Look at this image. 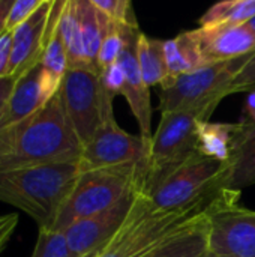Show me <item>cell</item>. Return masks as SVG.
Returning a JSON list of instances; mask_svg holds the SVG:
<instances>
[{
    "label": "cell",
    "mask_w": 255,
    "mask_h": 257,
    "mask_svg": "<svg viewBox=\"0 0 255 257\" xmlns=\"http://www.w3.org/2000/svg\"><path fill=\"white\" fill-rule=\"evenodd\" d=\"M12 59V32H3L0 35V77L11 75Z\"/></svg>",
    "instance_id": "obj_31"
},
{
    "label": "cell",
    "mask_w": 255,
    "mask_h": 257,
    "mask_svg": "<svg viewBox=\"0 0 255 257\" xmlns=\"http://www.w3.org/2000/svg\"><path fill=\"white\" fill-rule=\"evenodd\" d=\"M32 257H74L63 232L39 229L38 241Z\"/></svg>",
    "instance_id": "obj_26"
},
{
    "label": "cell",
    "mask_w": 255,
    "mask_h": 257,
    "mask_svg": "<svg viewBox=\"0 0 255 257\" xmlns=\"http://www.w3.org/2000/svg\"><path fill=\"white\" fill-rule=\"evenodd\" d=\"M251 56L252 54L227 62L210 63L161 86V113L194 110L204 113L210 119L219 102L230 95V87L234 78Z\"/></svg>",
    "instance_id": "obj_5"
},
{
    "label": "cell",
    "mask_w": 255,
    "mask_h": 257,
    "mask_svg": "<svg viewBox=\"0 0 255 257\" xmlns=\"http://www.w3.org/2000/svg\"><path fill=\"white\" fill-rule=\"evenodd\" d=\"M17 224H18V215L17 214L0 215V253L8 245Z\"/></svg>",
    "instance_id": "obj_32"
},
{
    "label": "cell",
    "mask_w": 255,
    "mask_h": 257,
    "mask_svg": "<svg viewBox=\"0 0 255 257\" xmlns=\"http://www.w3.org/2000/svg\"><path fill=\"white\" fill-rule=\"evenodd\" d=\"M206 65L227 62L255 53V35L245 26H209L192 30Z\"/></svg>",
    "instance_id": "obj_14"
},
{
    "label": "cell",
    "mask_w": 255,
    "mask_h": 257,
    "mask_svg": "<svg viewBox=\"0 0 255 257\" xmlns=\"http://www.w3.org/2000/svg\"><path fill=\"white\" fill-rule=\"evenodd\" d=\"M125 45L119 56L117 63L122 66L125 74V86L122 96H125L134 117L140 126V137L147 143H152V104L150 92L146 86L137 57V42L140 36V29L137 23L122 24Z\"/></svg>",
    "instance_id": "obj_13"
},
{
    "label": "cell",
    "mask_w": 255,
    "mask_h": 257,
    "mask_svg": "<svg viewBox=\"0 0 255 257\" xmlns=\"http://www.w3.org/2000/svg\"><path fill=\"white\" fill-rule=\"evenodd\" d=\"M150 143L140 136H132L122 130L114 116L104 120L93 139L83 148L80 170H98L122 166H141L147 169Z\"/></svg>",
    "instance_id": "obj_10"
},
{
    "label": "cell",
    "mask_w": 255,
    "mask_h": 257,
    "mask_svg": "<svg viewBox=\"0 0 255 257\" xmlns=\"http://www.w3.org/2000/svg\"><path fill=\"white\" fill-rule=\"evenodd\" d=\"M228 191L216 190L177 211L155 209L150 199L138 193L126 221L96 257H149L170 241L207 220Z\"/></svg>",
    "instance_id": "obj_1"
},
{
    "label": "cell",
    "mask_w": 255,
    "mask_h": 257,
    "mask_svg": "<svg viewBox=\"0 0 255 257\" xmlns=\"http://www.w3.org/2000/svg\"><path fill=\"white\" fill-rule=\"evenodd\" d=\"M209 220V217H207ZM207 220L177 236L149 257H209Z\"/></svg>",
    "instance_id": "obj_22"
},
{
    "label": "cell",
    "mask_w": 255,
    "mask_h": 257,
    "mask_svg": "<svg viewBox=\"0 0 255 257\" xmlns=\"http://www.w3.org/2000/svg\"><path fill=\"white\" fill-rule=\"evenodd\" d=\"M143 182L144 169L141 166L81 172L53 230L65 232L74 223L113 208L131 193H141Z\"/></svg>",
    "instance_id": "obj_4"
},
{
    "label": "cell",
    "mask_w": 255,
    "mask_h": 257,
    "mask_svg": "<svg viewBox=\"0 0 255 257\" xmlns=\"http://www.w3.org/2000/svg\"><path fill=\"white\" fill-rule=\"evenodd\" d=\"M93 257H96V256H93Z\"/></svg>",
    "instance_id": "obj_39"
},
{
    "label": "cell",
    "mask_w": 255,
    "mask_h": 257,
    "mask_svg": "<svg viewBox=\"0 0 255 257\" xmlns=\"http://www.w3.org/2000/svg\"><path fill=\"white\" fill-rule=\"evenodd\" d=\"M11 152H12L11 130H2V126H0V158L8 157Z\"/></svg>",
    "instance_id": "obj_35"
},
{
    "label": "cell",
    "mask_w": 255,
    "mask_h": 257,
    "mask_svg": "<svg viewBox=\"0 0 255 257\" xmlns=\"http://www.w3.org/2000/svg\"><path fill=\"white\" fill-rule=\"evenodd\" d=\"M53 2L44 0L35 14L12 32L11 75L15 80L41 62L47 45V26Z\"/></svg>",
    "instance_id": "obj_15"
},
{
    "label": "cell",
    "mask_w": 255,
    "mask_h": 257,
    "mask_svg": "<svg viewBox=\"0 0 255 257\" xmlns=\"http://www.w3.org/2000/svg\"><path fill=\"white\" fill-rule=\"evenodd\" d=\"M59 93L83 148L93 139L104 120L114 116L113 102L105 98L101 77L93 69H68Z\"/></svg>",
    "instance_id": "obj_8"
},
{
    "label": "cell",
    "mask_w": 255,
    "mask_h": 257,
    "mask_svg": "<svg viewBox=\"0 0 255 257\" xmlns=\"http://www.w3.org/2000/svg\"><path fill=\"white\" fill-rule=\"evenodd\" d=\"M44 0H14L6 20V32H14L18 26L26 23Z\"/></svg>",
    "instance_id": "obj_28"
},
{
    "label": "cell",
    "mask_w": 255,
    "mask_h": 257,
    "mask_svg": "<svg viewBox=\"0 0 255 257\" xmlns=\"http://www.w3.org/2000/svg\"><path fill=\"white\" fill-rule=\"evenodd\" d=\"M206 120L209 117L204 113L194 110L162 113L159 126L150 143L141 194L149 196L173 170L198 154V125Z\"/></svg>",
    "instance_id": "obj_6"
},
{
    "label": "cell",
    "mask_w": 255,
    "mask_h": 257,
    "mask_svg": "<svg viewBox=\"0 0 255 257\" xmlns=\"http://www.w3.org/2000/svg\"><path fill=\"white\" fill-rule=\"evenodd\" d=\"M77 11H78V21H80L81 36H83L84 53H86L89 66L90 69L98 72V68H96L98 53L110 29L111 21L93 6L92 0H77Z\"/></svg>",
    "instance_id": "obj_18"
},
{
    "label": "cell",
    "mask_w": 255,
    "mask_h": 257,
    "mask_svg": "<svg viewBox=\"0 0 255 257\" xmlns=\"http://www.w3.org/2000/svg\"><path fill=\"white\" fill-rule=\"evenodd\" d=\"M9 130L12 152L0 158V172L81 158L83 145L59 92L38 113Z\"/></svg>",
    "instance_id": "obj_2"
},
{
    "label": "cell",
    "mask_w": 255,
    "mask_h": 257,
    "mask_svg": "<svg viewBox=\"0 0 255 257\" xmlns=\"http://www.w3.org/2000/svg\"><path fill=\"white\" fill-rule=\"evenodd\" d=\"M14 0H0V35L6 29V20L9 15V11L12 8Z\"/></svg>",
    "instance_id": "obj_36"
},
{
    "label": "cell",
    "mask_w": 255,
    "mask_h": 257,
    "mask_svg": "<svg viewBox=\"0 0 255 257\" xmlns=\"http://www.w3.org/2000/svg\"><path fill=\"white\" fill-rule=\"evenodd\" d=\"M228 191L207 220L209 253L213 257H255V211L237 205Z\"/></svg>",
    "instance_id": "obj_9"
},
{
    "label": "cell",
    "mask_w": 255,
    "mask_h": 257,
    "mask_svg": "<svg viewBox=\"0 0 255 257\" xmlns=\"http://www.w3.org/2000/svg\"><path fill=\"white\" fill-rule=\"evenodd\" d=\"M137 194L134 191L113 208L69 226L63 233L74 257L98 256L126 221Z\"/></svg>",
    "instance_id": "obj_11"
},
{
    "label": "cell",
    "mask_w": 255,
    "mask_h": 257,
    "mask_svg": "<svg viewBox=\"0 0 255 257\" xmlns=\"http://www.w3.org/2000/svg\"><path fill=\"white\" fill-rule=\"evenodd\" d=\"M165 65H167V78L161 84H167L174 78L192 72L206 66L197 41L192 35V30L179 33L173 39H165Z\"/></svg>",
    "instance_id": "obj_17"
},
{
    "label": "cell",
    "mask_w": 255,
    "mask_h": 257,
    "mask_svg": "<svg viewBox=\"0 0 255 257\" xmlns=\"http://www.w3.org/2000/svg\"><path fill=\"white\" fill-rule=\"evenodd\" d=\"M62 80L41 63L17 78L9 102L0 117L2 130H9L45 107L59 92Z\"/></svg>",
    "instance_id": "obj_12"
},
{
    "label": "cell",
    "mask_w": 255,
    "mask_h": 257,
    "mask_svg": "<svg viewBox=\"0 0 255 257\" xmlns=\"http://www.w3.org/2000/svg\"><path fill=\"white\" fill-rule=\"evenodd\" d=\"M209 257H213V256H209Z\"/></svg>",
    "instance_id": "obj_38"
},
{
    "label": "cell",
    "mask_w": 255,
    "mask_h": 257,
    "mask_svg": "<svg viewBox=\"0 0 255 257\" xmlns=\"http://www.w3.org/2000/svg\"><path fill=\"white\" fill-rule=\"evenodd\" d=\"M125 39H123V32H122V24L113 23L110 24V29L101 44L98 59H96V68L98 72L101 74L102 71L108 69L111 65L117 63L119 56L123 50Z\"/></svg>",
    "instance_id": "obj_25"
},
{
    "label": "cell",
    "mask_w": 255,
    "mask_h": 257,
    "mask_svg": "<svg viewBox=\"0 0 255 257\" xmlns=\"http://www.w3.org/2000/svg\"><path fill=\"white\" fill-rule=\"evenodd\" d=\"M255 89V53L249 57V60L245 63V66L240 69L237 77L234 78L230 95L239 93V92H251Z\"/></svg>",
    "instance_id": "obj_30"
},
{
    "label": "cell",
    "mask_w": 255,
    "mask_h": 257,
    "mask_svg": "<svg viewBox=\"0 0 255 257\" xmlns=\"http://www.w3.org/2000/svg\"><path fill=\"white\" fill-rule=\"evenodd\" d=\"M242 120L248 123L249 126L255 128V89L249 92L246 101H245V108H243V117Z\"/></svg>",
    "instance_id": "obj_34"
},
{
    "label": "cell",
    "mask_w": 255,
    "mask_h": 257,
    "mask_svg": "<svg viewBox=\"0 0 255 257\" xmlns=\"http://www.w3.org/2000/svg\"><path fill=\"white\" fill-rule=\"evenodd\" d=\"M39 63L50 74L56 75L60 80H63L66 71L69 69V65H68V53H66V47H65L63 38H62L60 30H59V24H57L54 33L51 35L50 41L47 42V47H45V50L42 53V57H41V62Z\"/></svg>",
    "instance_id": "obj_24"
},
{
    "label": "cell",
    "mask_w": 255,
    "mask_h": 257,
    "mask_svg": "<svg viewBox=\"0 0 255 257\" xmlns=\"http://www.w3.org/2000/svg\"><path fill=\"white\" fill-rule=\"evenodd\" d=\"M165 41L150 38L144 33H140L137 42V57L141 69L143 80L147 87L162 84L167 78V65H165Z\"/></svg>",
    "instance_id": "obj_19"
},
{
    "label": "cell",
    "mask_w": 255,
    "mask_h": 257,
    "mask_svg": "<svg viewBox=\"0 0 255 257\" xmlns=\"http://www.w3.org/2000/svg\"><path fill=\"white\" fill-rule=\"evenodd\" d=\"M254 131L255 128L243 120L236 123L201 122L197 133V152L203 157L230 164L242 143Z\"/></svg>",
    "instance_id": "obj_16"
},
{
    "label": "cell",
    "mask_w": 255,
    "mask_h": 257,
    "mask_svg": "<svg viewBox=\"0 0 255 257\" xmlns=\"http://www.w3.org/2000/svg\"><path fill=\"white\" fill-rule=\"evenodd\" d=\"M245 26H246V27H248V29H249V30H251V32L255 35V17H252L248 23H245Z\"/></svg>",
    "instance_id": "obj_37"
},
{
    "label": "cell",
    "mask_w": 255,
    "mask_h": 257,
    "mask_svg": "<svg viewBox=\"0 0 255 257\" xmlns=\"http://www.w3.org/2000/svg\"><path fill=\"white\" fill-rule=\"evenodd\" d=\"M15 78L12 75H6V77H0V117L9 102V98L12 95L14 86H15Z\"/></svg>",
    "instance_id": "obj_33"
},
{
    "label": "cell",
    "mask_w": 255,
    "mask_h": 257,
    "mask_svg": "<svg viewBox=\"0 0 255 257\" xmlns=\"http://www.w3.org/2000/svg\"><path fill=\"white\" fill-rule=\"evenodd\" d=\"M230 164L195 154L147 196L155 209L177 211L221 190Z\"/></svg>",
    "instance_id": "obj_7"
},
{
    "label": "cell",
    "mask_w": 255,
    "mask_h": 257,
    "mask_svg": "<svg viewBox=\"0 0 255 257\" xmlns=\"http://www.w3.org/2000/svg\"><path fill=\"white\" fill-rule=\"evenodd\" d=\"M59 30L66 47L69 69H80V68L90 69L86 53H84V45H83V36H81L78 11H77V0H66L65 8L60 15Z\"/></svg>",
    "instance_id": "obj_20"
},
{
    "label": "cell",
    "mask_w": 255,
    "mask_h": 257,
    "mask_svg": "<svg viewBox=\"0 0 255 257\" xmlns=\"http://www.w3.org/2000/svg\"><path fill=\"white\" fill-rule=\"evenodd\" d=\"M99 77H101V86H102L105 98L110 102H113L116 95H122V90L125 86V74H123L122 66L119 63H114L108 69L102 71Z\"/></svg>",
    "instance_id": "obj_29"
},
{
    "label": "cell",
    "mask_w": 255,
    "mask_h": 257,
    "mask_svg": "<svg viewBox=\"0 0 255 257\" xmlns=\"http://www.w3.org/2000/svg\"><path fill=\"white\" fill-rule=\"evenodd\" d=\"M93 6L101 11L110 21L117 24L137 23L129 0H92Z\"/></svg>",
    "instance_id": "obj_27"
},
{
    "label": "cell",
    "mask_w": 255,
    "mask_h": 257,
    "mask_svg": "<svg viewBox=\"0 0 255 257\" xmlns=\"http://www.w3.org/2000/svg\"><path fill=\"white\" fill-rule=\"evenodd\" d=\"M255 17V0H227L209 8L198 20L200 27L209 26H239Z\"/></svg>",
    "instance_id": "obj_23"
},
{
    "label": "cell",
    "mask_w": 255,
    "mask_h": 257,
    "mask_svg": "<svg viewBox=\"0 0 255 257\" xmlns=\"http://www.w3.org/2000/svg\"><path fill=\"white\" fill-rule=\"evenodd\" d=\"M80 175V160L0 172V202L26 212L39 229H53Z\"/></svg>",
    "instance_id": "obj_3"
},
{
    "label": "cell",
    "mask_w": 255,
    "mask_h": 257,
    "mask_svg": "<svg viewBox=\"0 0 255 257\" xmlns=\"http://www.w3.org/2000/svg\"><path fill=\"white\" fill-rule=\"evenodd\" d=\"M255 184V133H252L239 148L230 163V169L221 182L222 190L240 191Z\"/></svg>",
    "instance_id": "obj_21"
}]
</instances>
